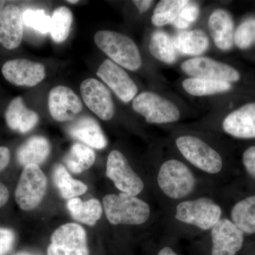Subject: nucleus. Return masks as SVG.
<instances>
[{
	"mask_svg": "<svg viewBox=\"0 0 255 255\" xmlns=\"http://www.w3.org/2000/svg\"><path fill=\"white\" fill-rule=\"evenodd\" d=\"M157 255H179L169 247H165L159 251Z\"/></svg>",
	"mask_w": 255,
	"mask_h": 255,
	"instance_id": "58836bf2",
	"label": "nucleus"
},
{
	"mask_svg": "<svg viewBox=\"0 0 255 255\" xmlns=\"http://www.w3.org/2000/svg\"><path fill=\"white\" fill-rule=\"evenodd\" d=\"M137 9L139 10L140 13H144L150 9V6L153 4V1L150 0H135L132 1Z\"/></svg>",
	"mask_w": 255,
	"mask_h": 255,
	"instance_id": "e433bc0d",
	"label": "nucleus"
},
{
	"mask_svg": "<svg viewBox=\"0 0 255 255\" xmlns=\"http://www.w3.org/2000/svg\"><path fill=\"white\" fill-rule=\"evenodd\" d=\"M84 102L99 118L110 121L114 115V105L110 90L95 78L84 80L80 85Z\"/></svg>",
	"mask_w": 255,
	"mask_h": 255,
	"instance_id": "f8f14e48",
	"label": "nucleus"
},
{
	"mask_svg": "<svg viewBox=\"0 0 255 255\" xmlns=\"http://www.w3.org/2000/svg\"><path fill=\"white\" fill-rule=\"evenodd\" d=\"M132 107L149 124L173 123L180 118L177 105L154 92L139 94L132 100Z\"/></svg>",
	"mask_w": 255,
	"mask_h": 255,
	"instance_id": "20e7f679",
	"label": "nucleus"
},
{
	"mask_svg": "<svg viewBox=\"0 0 255 255\" xmlns=\"http://www.w3.org/2000/svg\"><path fill=\"white\" fill-rule=\"evenodd\" d=\"M149 50L154 58L164 63L173 64L177 59L174 40L164 31H157L152 33Z\"/></svg>",
	"mask_w": 255,
	"mask_h": 255,
	"instance_id": "a878e982",
	"label": "nucleus"
},
{
	"mask_svg": "<svg viewBox=\"0 0 255 255\" xmlns=\"http://www.w3.org/2000/svg\"><path fill=\"white\" fill-rule=\"evenodd\" d=\"M107 177L122 193L135 196L144 188L142 179L133 170L125 156L119 150L110 152L107 162Z\"/></svg>",
	"mask_w": 255,
	"mask_h": 255,
	"instance_id": "1a4fd4ad",
	"label": "nucleus"
},
{
	"mask_svg": "<svg viewBox=\"0 0 255 255\" xmlns=\"http://www.w3.org/2000/svg\"><path fill=\"white\" fill-rule=\"evenodd\" d=\"M103 204L107 219L113 225L142 224L150 217V206L147 203L125 193L105 196Z\"/></svg>",
	"mask_w": 255,
	"mask_h": 255,
	"instance_id": "f03ea898",
	"label": "nucleus"
},
{
	"mask_svg": "<svg viewBox=\"0 0 255 255\" xmlns=\"http://www.w3.org/2000/svg\"><path fill=\"white\" fill-rule=\"evenodd\" d=\"M223 130L238 138L255 137V103L248 104L231 112L223 122Z\"/></svg>",
	"mask_w": 255,
	"mask_h": 255,
	"instance_id": "f3484780",
	"label": "nucleus"
},
{
	"mask_svg": "<svg viewBox=\"0 0 255 255\" xmlns=\"http://www.w3.org/2000/svg\"><path fill=\"white\" fill-rule=\"evenodd\" d=\"M187 0H162L157 4L151 21L155 26H163L174 22Z\"/></svg>",
	"mask_w": 255,
	"mask_h": 255,
	"instance_id": "c756f323",
	"label": "nucleus"
},
{
	"mask_svg": "<svg viewBox=\"0 0 255 255\" xmlns=\"http://www.w3.org/2000/svg\"><path fill=\"white\" fill-rule=\"evenodd\" d=\"M233 223L243 233H255V196L238 202L231 211Z\"/></svg>",
	"mask_w": 255,
	"mask_h": 255,
	"instance_id": "bb28decb",
	"label": "nucleus"
},
{
	"mask_svg": "<svg viewBox=\"0 0 255 255\" xmlns=\"http://www.w3.org/2000/svg\"><path fill=\"white\" fill-rule=\"evenodd\" d=\"M234 43L241 49H248L255 43V18L243 21L235 32Z\"/></svg>",
	"mask_w": 255,
	"mask_h": 255,
	"instance_id": "2f4dec72",
	"label": "nucleus"
},
{
	"mask_svg": "<svg viewBox=\"0 0 255 255\" xmlns=\"http://www.w3.org/2000/svg\"><path fill=\"white\" fill-rule=\"evenodd\" d=\"M10 161V151L7 147L0 146V172L4 170Z\"/></svg>",
	"mask_w": 255,
	"mask_h": 255,
	"instance_id": "c9c22d12",
	"label": "nucleus"
},
{
	"mask_svg": "<svg viewBox=\"0 0 255 255\" xmlns=\"http://www.w3.org/2000/svg\"><path fill=\"white\" fill-rule=\"evenodd\" d=\"M68 2L71 3V4H75V3L78 2V0H76V1H70V0H69Z\"/></svg>",
	"mask_w": 255,
	"mask_h": 255,
	"instance_id": "79ce46f5",
	"label": "nucleus"
},
{
	"mask_svg": "<svg viewBox=\"0 0 255 255\" xmlns=\"http://www.w3.org/2000/svg\"><path fill=\"white\" fill-rule=\"evenodd\" d=\"M97 76L125 103L133 100L137 96V85L122 67L112 60H105L97 72Z\"/></svg>",
	"mask_w": 255,
	"mask_h": 255,
	"instance_id": "9b49d317",
	"label": "nucleus"
},
{
	"mask_svg": "<svg viewBox=\"0 0 255 255\" xmlns=\"http://www.w3.org/2000/svg\"><path fill=\"white\" fill-rule=\"evenodd\" d=\"M184 90L190 95L203 97L230 91L232 85L228 82L209 79L189 78L182 82Z\"/></svg>",
	"mask_w": 255,
	"mask_h": 255,
	"instance_id": "cd10ccee",
	"label": "nucleus"
},
{
	"mask_svg": "<svg viewBox=\"0 0 255 255\" xmlns=\"http://www.w3.org/2000/svg\"><path fill=\"white\" fill-rule=\"evenodd\" d=\"M15 255H37L35 254H32V253H28V252H20L17 254Z\"/></svg>",
	"mask_w": 255,
	"mask_h": 255,
	"instance_id": "ea45409f",
	"label": "nucleus"
},
{
	"mask_svg": "<svg viewBox=\"0 0 255 255\" xmlns=\"http://www.w3.org/2000/svg\"><path fill=\"white\" fill-rule=\"evenodd\" d=\"M22 18L23 23L35 31L43 34L50 32V16L43 10H26L23 13Z\"/></svg>",
	"mask_w": 255,
	"mask_h": 255,
	"instance_id": "7c9ffc66",
	"label": "nucleus"
},
{
	"mask_svg": "<svg viewBox=\"0 0 255 255\" xmlns=\"http://www.w3.org/2000/svg\"><path fill=\"white\" fill-rule=\"evenodd\" d=\"M95 159V152L89 146L75 142L64 158V162L70 172L80 174L90 168Z\"/></svg>",
	"mask_w": 255,
	"mask_h": 255,
	"instance_id": "393cba45",
	"label": "nucleus"
},
{
	"mask_svg": "<svg viewBox=\"0 0 255 255\" xmlns=\"http://www.w3.org/2000/svg\"><path fill=\"white\" fill-rule=\"evenodd\" d=\"M208 26L210 34L219 49H231L234 43V22L231 15L226 10L218 9L210 16Z\"/></svg>",
	"mask_w": 255,
	"mask_h": 255,
	"instance_id": "6ab92c4d",
	"label": "nucleus"
},
{
	"mask_svg": "<svg viewBox=\"0 0 255 255\" xmlns=\"http://www.w3.org/2000/svg\"><path fill=\"white\" fill-rule=\"evenodd\" d=\"M173 40L177 53L184 55L199 56L209 46V37L200 29L179 32Z\"/></svg>",
	"mask_w": 255,
	"mask_h": 255,
	"instance_id": "4be33fe9",
	"label": "nucleus"
},
{
	"mask_svg": "<svg viewBox=\"0 0 255 255\" xmlns=\"http://www.w3.org/2000/svg\"><path fill=\"white\" fill-rule=\"evenodd\" d=\"M53 176L55 187L58 188L63 199L70 200L85 194L87 191L86 184L73 179L62 164H58L55 166Z\"/></svg>",
	"mask_w": 255,
	"mask_h": 255,
	"instance_id": "b1692460",
	"label": "nucleus"
},
{
	"mask_svg": "<svg viewBox=\"0 0 255 255\" xmlns=\"http://www.w3.org/2000/svg\"><path fill=\"white\" fill-rule=\"evenodd\" d=\"M73 21L71 10L66 6H60L53 11L50 17V33L53 41L63 43L68 38Z\"/></svg>",
	"mask_w": 255,
	"mask_h": 255,
	"instance_id": "c85d7f7f",
	"label": "nucleus"
},
{
	"mask_svg": "<svg viewBox=\"0 0 255 255\" xmlns=\"http://www.w3.org/2000/svg\"><path fill=\"white\" fill-rule=\"evenodd\" d=\"M212 255H236L243 248L244 233L233 221L220 220L211 228Z\"/></svg>",
	"mask_w": 255,
	"mask_h": 255,
	"instance_id": "4468645a",
	"label": "nucleus"
},
{
	"mask_svg": "<svg viewBox=\"0 0 255 255\" xmlns=\"http://www.w3.org/2000/svg\"><path fill=\"white\" fill-rule=\"evenodd\" d=\"M9 199V191L4 184L0 183V207L4 205Z\"/></svg>",
	"mask_w": 255,
	"mask_h": 255,
	"instance_id": "4c0bfd02",
	"label": "nucleus"
},
{
	"mask_svg": "<svg viewBox=\"0 0 255 255\" xmlns=\"http://www.w3.org/2000/svg\"><path fill=\"white\" fill-rule=\"evenodd\" d=\"M15 234L12 230L0 228V255H6L12 250Z\"/></svg>",
	"mask_w": 255,
	"mask_h": 255,
	"instance_id": "72a5a7b5",
	"label": "nucleus"
},
{
	"mask_svg": "<svg viewBox=\"0 0 255 255\" xmlns=\"http://www.w3.org/2000/svg\"><path fill=\"white\" fill-rule=\"evenodd\" d=\"M67 208L74 219L88 226H94L102 217V208L97 199L82 201L73 198L67 202Z\"/></svg>",
	"mask_w": 255,
	"mask_h": 255,
	"instance_id": "5701e85b",
	"label": "nucleus"
},
{
	"mask_svg": "<svg viewBox=\"0 0 255 255\" xmlns=\"http://www.w3.org/2000/svg\"><path fill=\"white\" fill-rule=\"evenodd\" d=\"M157 182L164 194L174 199L190 194L196 184L195 178L189 167L177 159H169L162 164Z\"/></svg>",
	"mask_w": 255,
	"mask_h": 255,
	"instance_id": "7ed1b4c3",
	"label": "nucleus"
},
{
	"mask_svg": "<svg viewBox=\"0 0 255 255\" xmlns=\"http://www.w3.org/2000/svg\"><path fill=\"white\" fill-rule=\"evenodd\" d=\"M4 4H5L4 1H0V14H1V11H2V9H4V7L5 6Z\"/></svg>",
	"mask_w": 255,
	"mask_h": 255,
	"instance_id": "a19ab883",
	"label": "nucleus"
},
{
	"mask_svg": "<svg viewBox=\"0 0 255 255\" xmlns=\"http://www.w3.org/2000/svg\"><path fill=\"white\" fill-rule=\"evenodd\" d=\"M1 73L8 82L18 87H34L46 78L44 65L27 59L6 62Z\"/></svg>",
	"mask_w": 255,
	"mask_h": 255,
	"instance_id": "ddd939ff",
	"label": "nucleus"
},
{
	"mask_svg": "<svg viewBox=\"0 0 255 255\" xmlns=\"http://www.w3.org/2000/svg\"><path fill=\"white\" fill-rule=\"evenodd\" d=\"M96 45L119 66L136 71L142 65L140 50L130 37L112 31H100L95 35Z\"/></svg>",
	"mask_w": 255,
	"mask_h": 255,
	"instance_id": "f257e3e1",
	"label": "nucleus"
},
{
	"mask_svg": "<svg viewBox=\"0 0 255 255\" xmlns=\"http://www.w3.org/2000/svg\"><path fill=\"white\" fill-rule=\"evenodd\" d=\"M176 144L182 155L197 168L210 174L218 173L222 169L219 152L199 137L184 135L178 137Z\"/></svg>",
	"mask_w": 255,
	"mask_h": 255,
	"instance_id": "423d86ee",
	"label": "nucleus"
},
{
	"mask_svg": "<svg viewBox=\"0 0 255 255\" xmlns=\"http://www.w3.org/2000/svg\"><path fill=\"white\" fill-rule=\"evenodd\" d=\"M48 255H89L87 234L77 223H67L58 228L51 236Z\"/></svg>",
	"mask_w": 255,
	"mask_h": 255,
	"instance_id": "6e6552de",
	"label": "nucleus"
},
{
	"mask_svg": "<svg viewBox=\"0 0 255 255\" xmlns=\"http://www.w3.org/2000/svg\"><path fill=\"white\" fill-rule=\"evenodd\" d=\"M222 211L207 198L184 201L177 206L176 219L202 230L211 229L221 220Z\"/></svg>",
	"mask_w": 255,
	"mask_h": 255,
	"instance_id": "0eeeda50",
	"label": "nucleus"
},
{
	"mask_svg": "<svg viewBox=\"0 0 255 255\" xmlns=\"http://www.w3.org/2000/svg\"><path fill=\"white\" fill-rule=\"evenodd\" d=\"M46 188V177L39 166H25L15 190V199L18 206L24 211L34 209L43 200Z\"/></svg>",
	"mask_w": 255,
	"mask_h": 255,
	"instance_id": "39448f33",
	"label": "nucleus"
},
{
	"mask_svg": "<svg viewBox=\"0 0 255 255\" xmlns=\"http://www.w3.org/2000/svg\"><path fill=\"white\" fill-rule=\"evenodd\" d=\"M50 115L57 122H71L82 110V103L78 95L68 87L52 89L48 97Z\"/></svg>",
	"mask_w": 255,
	"mask_h": 255,
	"instance_id": "2eb2a0df",
	"label": "nucleus"
},
{
	"mask_svg": "<svg viewBox=\"0 0 255 255\" xmlns=\"http://www.w3.org/2000/svg\"><path fill=\"white\" fill-rule=\"evenodd\" d=\"M67 131L70 136L93 148L101 150L107 147V137L100 124L92 117L82 116L75 119L67 127Z\"/></svg>",
	"mask_w": 255,
	"mask_h": 255,
	"instance_id": "a211bd4d",
	"label": "nucleus"
},
{
	"mask_svg": "<svg viewBox=\"0 0 255 255\" xmlns=\"http://www.w3.org/2000/svg\"><path fill=\"white\" fill-rule=\"evenodd\" d=\"M181 68L191 78L209 79L231 83L238 82L241 75L236 69L206 57H196L182 63Z\"/></svg>",
	"mask_w": 255,
	"mask_h": 255,
	"instance_id": "9d476101",
	"label": "nucleus"
},
{
	"mask_svg": "<svg viewBox=\"0 0 255 255\" xmlns=\"http://www.w3.org/2000/svg\"><path fill=\"white\" fill-rule=\"evenodd\" d=\"M199 12L198 5L189 1L179 11L172 24L178 29H186L197 20Z\"/></svg>",
	"mask_w": 255,
	"mask_h": 255,
	"instance_id": "473e14b6",
	"label": "nucleus"
},
{
	"mask_svg": "<svg viewBox=\"0 0 255 255\" xmlns=\"http://www.w3.org/2000/svg\"><path fill=\"white\" fill-rule=\"evenodd\" d=\"M50 152V144L45 137L35 135L28 138L18 147L16 157L18 163L25 166L43 163Z\"/></svg>",
	"mask_w": 255,
	"mask_h": 255,
	"instance_id": "412c9836",
	"label": "nucleus"
},
{
	"mask_svg": "<svg viewBox=\"0 0 255 255\" xmlns=\"http://www.w3.org/2000/svg\"><path fill=\"white\" fill-rule=\"evenodd\" d=\"M243 162L247 172L255 179V146H252L245 151Z\"/></svg>",
	"mask_w": 255,
	"mask_h": 255,
	"instance_id": "f704fd0d",
	"label": "nucleus"
},
{
	"mask_svg": "<svg viewBox=\"0 0 255 255\" xmlns=\"http://www.w3.org/2000/svg\"><path fill=\"white\" fill-rule=\"evenodd\" d=\"M5 120L11 130L26 133L36 127L39 118L36 112L26 107L23 99L18 97L8 106L5 112Z\"/></svg>",
	"mask_w": 255,
	"mask_h": 255,
	"instance_id": "aec40b11",
	"label": "nucleus"
},
{
	"mask_svg": "<svg viewBox=\"0 0 255 255\" xmlns=\"http://www.w3.org/2000/svg\"><path fill=\"white\" fill-rule=\"evenodd\" d=\"M22 13L17 6L6 5L0 14V44L6 49L18 48L22 41Z\"/></svg>",
	"mask_w": 255,
	"mask_h": 255,
	"instance_id": "dca6fc26",
	"label": "nucleus"
}]
</instances>
